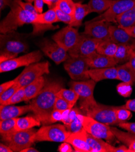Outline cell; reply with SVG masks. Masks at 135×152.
I'll return each mask as SVG.
<instances>
[{
  "label": "cell",
  "mask_w": 135,
  "mask_h": 152,
  "mask_svg": "<svg viewBox=\"0 0 135 152\" xmlns=\"http://www.w3.org/2000/svg\"><path fill=\"white\" fill-rule=\"evenodd\" d=\"M63 88V84L58 81H48L38 95L32 99L31 107L32 112L43 125H49L57 94Z\"/></svg>",
  "instance_id": "1"
},
{
  "label": "cell",
  "mask_w": 135,
  "mask_h": 152,
  "mask_svg": "<svg viewBox=\"0 0 135 152\" xmlns=\"http://www.w3.org/2000/svg\"><path fill=\"white\" fill-rule=\"evenodd\" d=\"M37 15L23 9L17 0H13L10 10L0 24V32L7 34L15 32L20 27L27 24H33Z\"/></svg>",
  "instance_id": "2"
},
{
  "label": "cell",
  "mask_w": 135,
  "mask_h": 152,
  "mask_svg": "<svg viewBox=\"0 0 135 152\" xmlns=\"http://www.w3.org/2000/svg\"><path fill=\"white\" fill-rule=\"evenodd\" d=\"M81 110L85 115L93 118L100 123L109 126L117 125L119 122L117 121L115 114V107L95 103L92 104L80 105Z\"/></svg>",
  "instance_id": "3"
},
{
  "label": "cell",
  "mask_w": 135,
  "mask_h": 152,
  "mask_svg": "<svg viewBox=\"0 0 135 152\" xmlns=\"http://www.w3.org/2000/svg\"><path fill=\"white\" fill-rule=\"evenodd\" d=\"M37 130L34 129L15 131L10 134L1 136V141L13 151L21 152L23 150L31 147L35 142Z\"/></svg>",
  "instance_id": "4"
},
{
  "label": "cell",
  "mask_w": 135,
  "mask_h": 152,
  "mask_svg": "<svg viewBox=\"0 0 135 152\" xmlns=\"http://www.w3.org/2000/svg\"><path fill=\"white\" fill-rule=\"evenodd\" d=\"M70 133L64 125H44L37 130L35 141L64 142L66 141Z\"/></svg>",
  "instance_id": "5"
},
{
  "label": "cell",
  "mask_w": 135,
  "mask_h": 152,
  "mask_svg": "<svg viewBox=\"0 0 135 152\" xmlns=\"http://www.w3.org/2000/svg\"><path fill=\"white\" fill-rule=\"evenodd\" d=\"M1 52H7L18 55L28 50V44L22 36L15 32L1 34L0 35Z\"/></svg>",
  "instance_id": "6"
},
{
  "label": "cell",
  "mask_w": 135,
  "mask_h": 152,
  "mask_svg": "<svg viewBox=\"0 0 135 152\" xmlns=\"http://www.w3.org/2000/svg\"><path fill=\"white\" fill-rule=\"evenodd\" d=\"M64 67L73 81H81L90 79L88 73L90 67L86 57L70 56L66 61Z\"/></svg>",
  "instance_id": "7"
},
{
  "label": "cell",
  "mask_w": 135,
  "mask_h": 152,
  "mask_svg": "<svg viewBox=\"0 0 135 152\" xmlns=\"http://www.w3.org/2000/svg\"><path fill=\"white\" fill-rule=\"evenodd\" d=\"M49 63L44 61L30 64L25 67L23 72L16 78L20 87H25L44 74H49Z\"/></svg>",
  "instance_id": "8"
},
{
  "label": "cell",
  "mask_w": 135,
  "mask_h": 152,
  "mask_svg": "<svg viewBox=\"0 0 135 152\" xmlns=\"http://www.w3.org/2000/svg\"><path fill=\"white\" fill-rule=\"evenodd\" d=\"M82 126L88 133L96 138L106 140L108 142H112L116 138L110 126L100 123L90 116H83Z\"/></svg>",
  "instance_id": "9"
},
{
  "label": "cell",
  "mask_w": 135,
  "mask_h": 152,
  "mask_svg": "<svg viewBox=\"0 0 135 152\" xmlns=\"http://www.w3.org/2000/svg\"><path fill=\"white\" fill-rule=\"evenodd\" d=\"M42 58L41 51L36 50L0 63V73L10 72L19 67L38 63Z\"/></svg>",
  "instance_id": "10"
},
{
  "label": "cell",
  "mask_w": 135,
  "mask_h": 152,
  "mask_svg": "<svg viewBox=\"0 0 135 152\" xmlns=\"http://www.w3.org/2000/svg\"><path fill=\"white\" fill-rule=\"evenodd\" d=\"M101 42L99 39L82 34L77 44L68 51L69 54L71 57H87L96 50Z\"/></svg>",
  "instance_id": "11"
},
{
  "label": "cell",
  "mask_w": 135,
  "mask_h": 152,
  "mask_svg": "<svg viewBox=\"0 0 135 152\" xmlns=\"http://www.w3.org/2000/svg\"><path fill=\"white\" fill-rule=\"evenodd\" d=\"M96 84L95 81L90 79L81 81H73L70 82L69 86L79 95L81 99L80 105H85L97 102L93 96Z\"/></svg>",
  "instance_id": "12"
},
{
  "label": "cell",
  "mask_w": 135,
  "mask_h": 152,
  "mask_svg": "<svg viewBox=\"0 0 135 152\" xmlns=\"http://www.w3.org/2000/svg\"><path fill=\"white\" fill-rule=\"evenodd\" d=\"M38 45L42 52L56 64L66 61L69 58L67 51L53 39L45 38L41 41Z\"/></svg>",
  "instance_id": "13"
},
{
  "label": "cell",
  "mask_w": 135,
  "mask_h": 152,
  "mask_svg": "<svg viewBox=\"0 0 135 152\" xmlns=\"http://www.w3.org/2000/svg\"><path fill=\"white\" fill-rule=\"evenodd\" d=\"M134 7H135V0H115V3L107 11L92 20H104L110 23H115L119 15Z\"/></svg>",
  "instance_id": "14"
},
{
  "label": "cell",
  "mask_w": 135,
  "mask_h": 152,
  "mask_svg": "<svg viewBox=\"0 0 135 152\" xmlns=\"http://www.w3.org/2000/svg\"><path fill=\"white\" fill-rule=\"evenodd\" d=\"M80 35L78 30L69 25L59 30L52 39L68 52L77 44Z\"/></svg>",
  "instance_id": "15"
},
{
  "label": "cell",
  "mask_w": 135,
  "mask_h": 152,
  "mask_svg": "<svg viewBox=\"0 0 135 152\" xmlns=\"http://www.w3.org/2000/svg\"><path fill=\"white\" fill-rule=\"evenodd\" d=\"M110 22L104 20H90L85 23L83 34L90 36L101 41L110 40Z\"/></svg>",
  "instance_id": "16"
},
{
  "label": "cell",
  "mask_w": 135,
  "mask_h": 152,
  "mask_svg": "<svg viewBox=\"0 0 135 152\" xmlns=\"http://www.w3.org/2000/svg\"><path fill=\"white\" fill-rule=\"evenodd\" d=\"M90 69H102L115 67L117 64L113 57H110L98 53L96 51L86 57Z\"/></svg>",
  "instance_id": "17"
},
{
  "label": "cell",
  "mask_w": 135,
  "mask_h": 152,
  "mask_svg": "<svg viewBox=\"0 0 135 152\" xmlns=\"http://www.w3.org/2000/svg\"><path fill=\"white\" fill-rule=\"evenodd\" d=\"M66 142L70 144L75 151L92 152V148L87 141L86 131L84 129L78 132L71 133Z\"/></svg>",
  "instance_id": "18"
},
{
  "label": "cell",
  "mask_w": 135,
  "mask_h": 152,
  "mask_svg": "<svg viewBox=\"0 0 135 152\" xmlns=\"http://www.w3.org/2000/svg\"><path fill=\"white\" fill-rule=\"evenodd\" d=\"M28 112H32L30 104L23 106L1 105H0V120L18 118Z\"/></svg>",
  "instance_id": "19"
},
{
  "label": "cell",
  "mask_w": 135,
  "mask_h": 152,
  "mask_svg": "<svg viewBox=\"0 0 135 152\" xmlns=\"http://www.w3.org/2000/svg\"><path fill=\"white\" fill-rule=\"evenodd\" d=\"M90 78L96 83L104 80H117V67H112L102 69H90L88 71Z\"/></svg>",
  "instance_id": "20"
},
{
  "label": "cell",
  "mask_w": 135,
  "mask_h": 152,
  "mask_svg": "<svg viewBox=\"0 0 135 152\" xmlns=\"http://www.w3.org/2000/svg\"><path fill=\"white\" fill-rule=\"evenodd\" d=\"M109 31L110 40L117 45L131 44L135 43V39L130 37L121 27L110 24Z\"/></svg>",
  "instance_id": "21"
},
{
  "label": "cell",
  "mask_w": 135,
  "mask_h": 152,
  "mask_svg": "<svg viewBox=\"0 0 135 152\" xmlns=\"http://www.w3.org/2000/svg\"><path fill=\"white\" fill-rule=\"evenodd\" d=\"M87 141L92 148V152H114L115 147L98 138L86 132Z\"/></svg>",
  "instance_id": "22"
},
{
  "label": "cell",
  "mask_w": 135,
  "mask_h": 152,
  "mask_svg": "<svg viewBox=\"0 0 135 152\" xmlns=\"http://www.w3.org/2000/svg\"><path fill=\"white\" fill-rule=\"evenodd\" d=\"M115 138L126 145L130 152H135V133L120 130L116 127H110Z\"/></svg>",
  "instance_id": "23"
},
{
  "label": "cell",
  "mask_w": 135,
  "mask_h": 152,
  "mask_svg": "<svg viewBox=\"0 0 135 152\" xmlns=\"http://www.w3.org/2000/svg\"><path fill=\"white\" fill-rule=\"evenodd\" d=\"M46 81L43 76L38 78L32 83L29 84L24 87L25 99L24 101L27 102L35 98L42 90Z\"/></svg>",
  "instance_id": "24"
},
{
  "label": "cell",
  "mask_w": 135,
  "mask_h": 152,
  "mask_svg": "<svg viewBox=\"0 0 135 152\" xmlns=\"http://www.w3.org/2000/svg\"><path fill=\"white\" fill-rule=\"evenodd\" d=\"M135 50V43L131 44H119L114 58L117 64H124L130 60Z\"/></svg>",
  "instance_id": "25"
},
{
  "label": "cell",
  "mask_w": 135,
  "mask_h": 152,
  "mask_svg": "<svg viewBox=\"0 0 135 152\" xmlns=\"http://www.w3.org/2000/svg\"><path fill=\"white\" fill-rule=\"evenodd\" d=\"M116 67L117 70V80L131 86L135 85V71L128 63L119 65Z\"/></svg>",
  "instance_id": "26"
},
{
  "label": "cell",
  "mask_w": 135,
  "mask_h": 152,
  "mask_svg": "<svg viewBox=\"0 0 135 152\" xmlns=\"http://www.w3.org/2000/svg\"><path fill=\"white\" fill-rule=\"evenodd\" d=\"M41 121L35 116H27L23 118H17L16 130H26L33 129L34 127L40 126Z\"/></svg>",
  "instance_id": "27"
},
{
  "label": "cell",
  "mask_w": 135,
  "mask_h": 152,
  "mask_svg": "<svg viewBox=\"0 0 135 152\" xmlns=\"http://www.w3.org/2000/svg\"><path fill=\"white\" fill-rule=\"evenodd\" d=\"M90 12L88 4L76 3V8L73 15V21L70 25L72 27H78L81 25L84 18Z\"/></svg>",
  "instance_id": "28"
},
{
  "label": "cell",
  "mask_w": 135,
  "mask_h": 152,
  "mask_svg": "<svg viewBox=\"0 0 135 152\" xmlns=\"http://www.w3.org/2000/svg\"><path fill=\"white\" fill-rule=\"evenodd\" d=\"M56 22H58V20L55 8H52L46 12L38 14L33 24L52 26L53 23Z\"/></svg>",
  "instance_id": "29"
},
{
  "label": "cell",
  "mask_w": 135,
  "mask_h": 152,
  "mask_svg": "<svg viewBox=\"0 0 135 152\" xmlns=\"http://www.w3.org/2000/svg\"><path fill=\"white\" fill-rule=\"evenodd\" d=\"M115 0H90L88 6L90 12L103 13L115 3Z\"/></svg>",
  "instance_id": "30"
},
{
  "label": "cell",
  "mask_w": 135,
  "mask_h": 152,
  "mask_svg": "<svg viewBox=\"0 0 135 152\" xmlns=\"http://www.w3.org/2000/svg\"><path fill=\"white\" fill-rule=\"evenodd\" d=\"M118 45L111 40L101 41L96 49V52L100 54L110 57L115 56Z\"/></svg>",
  "instance_id": "31"
},
{
  "label": "cell",
  "mask_w": 135,
  "mask_h": 152,
  "mask_svg": "<svg viewBox=\"0 0 135 152\" xmlns=\"http://www.w3.org/2000/svg\"><path fill=\"white\" fill-rule=\"evenodd\" d=\"M116 23L121 27H127L135 25V7L119 15Z\"/></svg>",
  "instance_id": "32"
},
{
  "label": "cell",
  "mask_w": 135,
  "mask_h": 152,
  "mask_svg": "<svg viewBox=\"0 0 135 152\" xmlns=\"http://www.w3.org/2000/svg\"><path fill=\"white\" fill-rule=\"evenodd\" d=\"M17 118L0 120V133L1 136L10 134L16 130Z\"/></svg>",
  "instance_id": "33"
},
{
  "label": "cell",
  "mask_w": 135,
  "mask_h": 152,
  "mask_svg": "<svg viewBox=\"0 0 135 152\" xmlns=\"http://www.w3.org/2000/svg\"><path fill=\"white\" fill-rule=\"evenodd\" d=\"M57 96L63 98L73 106L80 99L79 95L72 88H61L57 94Z\"/></svg>",
  "instance_id": "34"
},
{
  "label": "cell",
  "mask_w": 135,
  "mask_h": 152,
  "mask_svg": "<svg viewBox=\"0 0 135 152\" xmlns=\"http://www.w3.org/2000/svg\"><path fill=\"white\" fill-rule=\"evenodd\" d=\"M55 7L67 14L73 15L76 8V3H74L72 0H59Z\"/></svg>",
  "instance_id": "35"
},
{
  "label": "cell",
  "mask_w": 135,
  "mask_h": 152,
  "mask_svg": "<svg viewBox=\"0 0 135 152\" xmlns=\"http://www.w3.org/2000/svg\"><path fill=\"white\" fill-rule=\"evenodd\" d=\"M83 116L82 113H79L76 118L74 119L69 125L65 126L68 131L70 133H75L81 131L84 128L82 126Z\"/></svg>",
  "instance_id": "36"
},
{
  "label": "cell",
  "mask_w": 135,
  "mask_h": 152,
  "mask_svg": "<svg viewBox=\"0 0 135 152\" xmlns=\"http://www.w3.org/2000/svg\"><path fill=\"white\" fill-rule=\"evenodd\" d=\"M130 110L121 107H115V114L119 123L126 122L132 117V113Z\"/></svg>",
  "instance_id": "37"
},
{
  "label": "cell",
  "mask_w": 135,
  "mask_h": 152,
  "mask_svg": "<svg viewBox=\"0 0 135 152\" xmlns=\"http://www.w3.org/2000/svg\"><path fill=\"white\" fill-rule=\"evenodd\" d=\"M20 86L17 83H16L10 88L6 90L4 92L0 94V104L5 105V104L10 99L17 91L20 88Z\"/></svg>",
  "instance_id": "38"
},
{
  "label": "cell",
  "mask_w": 135,
  "mask_h": 152,
  "mask_svg": "<svg viewBox=\"0 0 135 152\" xmlns=\"http://www.w3.org/2000/svg\"><path fill=\"white\" fill-rule=\"evenodd\" d=\"M24 99H25L24 87H20L4 105L15 104L20 102L24 101Z\"/></svg>",
  "instance_id": "39"
},
{
  "label": "cell",
  "mask_w": 135,
  "mask_h": 152,
  "mask_svg": "<svg viewBox=\"0 0 135 152\" xmlns=\"http://www.w3.org/2000/svg\"><path fill=\"white\" fill-rule=\"evenodd\" d=\"M71 109H68L64 111L54 109L50 115L49 124L58 122V121H61L62 122Z\"/></svg>",
  "instance_id": "40"
},
{
  "label": "cell",
  "mask_w": 135,
  "mask_h": 152,
  "mask_svg": "<svg viewBox=\"0 0 135 152\" xmlns=\"http://www.w3.org/2000/svg\"><path fill=\"white\" fill-rule=\"evenodd\" d=\"M116 89L118 94L125 98L130 97L133 90L131 85L124 82L119 84L116 87Z\"/></svg>",
  "instance_id": "41"
},
{
  "label": "cell",
  "mask_w": 135,
  "mask_h": 152,
  "mask_svg": "<svg viewBox=\"0 0 135 152\" xmlns=\"http://www.w3.org/2000/svg\"><path fill=\"white\" fill-rule=\"evenodd\" d=\"M54 8L57 15L58 21L63 22L70 26L73 21V15H70L69 14H67L56 7H54Z\"/></svg>",
  "instance_id": "42"
},
{
  "label": "cell",
  "mask_w": 135,
  "mask_h": 152,
  "mask_svg": "<svg viewBox=\"0 0 135 152\" xmlns=\"http://www.w3.org/2000/svg\"><path fill=\"white\" fill-rule=\"evenodd\" d=\"M73 107V105L70 104L63 98L58 96L56 97L54 104V109L64 111L68 109H71Z\"/></svg>",
  "instance_id": "43"
},
{
  "label": "cell",
  "mask_w": 135,
  "mask_h": 152,
  "mask_svg": "<svg viewBox=\"0 0 135 152\" xmlns=\"http://www.w3.org/2000/svg\"><path fill=\"white\" fill-rule=\"evenodd\" d=\"M79 113H81V110L78 108H72L68 113L66 117L62 121L64 126L69 125L72 121L76 118Z\"/></svg>",
  "instance_id": "44"
},
{
  "label": "cell",
  "mask_w": 135,
  "mask_h": 152,
  "mask_svg": "<svg viewBox=\"0 0 135 152\" xmlns=\"http://www.w3.org/2000/svg\"><path fill=\"white\" fill-rule=\"evenodd\" d=\"M17 1L18 3V4L20 5V6L24 9L25 10L28 12H31L33 14L36 15H38L39 13L37 12V11L36 10L34 5L33 6L32 4V3H28V2H23L22 0H17Z\"/></svg>",
  "instance_id": "45"
},
{
  "label": "cell",
  "mask_w": 135,
  "mask_h": 152,
  "mask_svg": "<svg viewBox=\"0 0 135 152\" xmlns=\"http://www.w3.org/2000/svg\"><path fill=\"white\" fill-rule=\"evenodd\" d=\"M117 126L127 132L135 133V123L124 122L118 124Z\"/></svg>",
  "instance_id": "46"
},
{
  "label": "cell",
  "mask_w": 135,
  "mask_h": 152,
  "mask_svg": "<svg viewBox=\"0 0 135 152\" xmlns=\"http://www.w3.org/2000/svg\"><path fill=\"white\" fill-rule=\"evenodd\" d=\"M17 83V79L16 78H15L13 80H11L6 83H4L0 85V94H3L4 92L6 90L10 88L12 86H13L15 84Z\"/></svg>",
  "instance_id": "47"
},
{
  "label": "cell",
  "mask_w": 135,
  "mask_h": 152,
  "mask_svg": "<svg viewBox=\"0 0 135 152\" xmlns=\"http://www.w3.org/2000/svg\"><path fill=\"white\" fill-rule=\"evenodd\" d=\"M17 56L7 52H0V63L16 58Z\"/></svg>",
  "instance_id": "48"
},
{
  "label": "cell",
  "mask_w": 135,
  "mask_h": 152,
  "mask_svg": "<svg viewBox=\"0 0 135 152\" xmlns=\"http://www.w3.org/2000/svg\"><path fill=\"white\" fill-rule=\"evenodd\" d=\"M71 144L67 142H64L62 143L61 145H59L58 147V150L60 152H72L73 151L71 145Z\"/></svg>",
  "instance_id": "49"
},
{
  "label": "cell",
  "mask_w": 135,
  "mask_h": 152,
  "mask_svg": "<svg viewBox=\"0 0 135 152\" xmlns=\"http://www.w3.org/2000/svg\"><path fill=\"white\" fill-rule=\"evenodd\" d=\"M122 107L130 110L131 112H135V99H129L128 100L126 103L121 106Z\"/></svg>",
  "instance_id": "50"
},
{
  "label": "cell",
  "mask_w": 135,
  "mask_h": 152,
  "mask_svg": "<svg viewBox=\"0 0 135 152\" xmlns=\"http://www.w3.org/2000/svg\"><path fill=\"white\" fill-rule=\"evenodd\" d=\"M44 4V0H34L35 8L39 14L42 13Z\"/></svg>",
  "instance_id": "51"
},
{
  "label": "cell",
  "mask_w": 135,
  "mask_h": 152,
  "mask_svg": "<svg viewBox=\"0 0 135 152\" xmlns=\"http://www.w3.org/2000/svg\"><path fill=\"white\" fill-rule=\"evenodd\" d=\"M13 0H0V10L2 11L6 6H11Z\"/></svg>",
  "instance_id": "52"
},
{
  "label": "cell",
  "mask_w": 135,
  "mask_h": 152,
  "mask_svg": "<svg viewBox=\"0 0 135 152\" xmlns=\"http://www.w3.org/2000/svg\"><path fill=\"white\" fill-rule=\"evenodd\" d=\"M122 28H123L126 30V31L127 32V34L130 37H131L132 38L135 39V25L130 26V27H122Z\"/></svg>",
  "instance_id": "53"
},
{
  "label": "cell",
  "mask_w": 135,
  "mask_h": 152,
  "mask_svg": "<svg viewBox=\"0 0 135 152\" xmlns=\"http://www.w3.org/2000/svg\"><path fill=\"white\" fill-rule=\"evenodd\" d=\"M130 66L135 71V50L133 52L132 55L131 56L128 62H127Z\"/></svg>",
  "instance_id": "54"
},
{
  "label": "cell",
  "mask_w": 135,
  "mask_h": 152,
  "mask_svg": "<svg viewBox=\"0 0 135 152\" xmlns=\"http://www.w3.org/2000/svg\"><path fill=\"white\" fill-rule=\"evenodd\" d=\"M114 152H130L129 148L125 145L115 147Z\"/></svg>",
  "instance_id": "55"
},
{
  "label": "cell",
  "mask_w": 135,
  "mask_h": 152,
  "mask_svg": "<svg viewBox=\"0 0 135 152\" xmlns=\"http://www.w3.org/2000/svg\"><path fill=\"white\" fill-rule=\"evenodd\" d=\"M0 151L1 152H13V151L6 144L1 143L0 144Z\"/></svg>",
  "instance_id": "56"
},
{
  "label": "cell",
  "mask_w": 135,
  "mask_h": 152,
  "mask_svg": "<svg viewBox=\"0 0 135 152\" xmlns=\"http://www.w3.org/2000/svg\"><path fill=\"white\" fill-rule=\"evenodd\" d=\"M39 151L36 149H35V148L31 147H27L24 150H23L21 152H38Z\"/></svg>",
  "instance_id": "57"
},
{
  "label": "cell",
  "mask_w": 135,
  "mask_h": 152,
  "mask_svg": "<svg viewBox=\"0 0 135 152\" xmlns=\"http://www.w3.org/2000/svg\"><path fill=\"white\" fill-rule=\"evenodd\" d=\"M44 3L46 4L49 9H52V8H54L53 7V1L54 0H44Z\"/></svg>",
  "instance_id": "58"
},
{
  "label": "cell",
  "mask_w": 135,
  "mask_h": 152,
  "mask_svg": "<svg viewBox=\"0 0 135 152\" xmlns=\"http://www.w3.org/2000/svg\"><path fill=\"white\" fill-rule=\"evenodd\" d=\"M59 1V0H54V1H53V7H55V6H56V4L57 3V2Z\"/></svg>",
  "instance_id": "59"
},
{
  "label": "cell",
  "mask_w": 135,
  "mask_h": 152,
  "mask_svg": "<svg viewBox=\"0 0 135 152\" xmlns=\"http://www.w3.org/2000/svg\"><path fill=\"white\" fill-rule=\"evenodd\" d=\"M25 1H26L27 2H28V3H32L33 1H34V0H25Z\"/></svg>",
  "instance_id": "60"
}]
</instances>
